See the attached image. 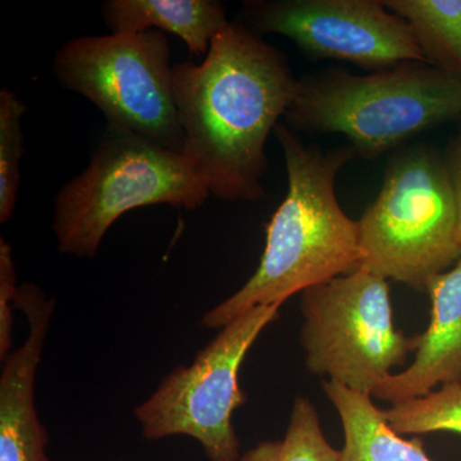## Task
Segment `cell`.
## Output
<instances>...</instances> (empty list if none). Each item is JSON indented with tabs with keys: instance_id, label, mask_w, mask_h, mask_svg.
<instances>
[{
	"instance_id": "2",
	"label": "cell",
	"mask_w": 461,
	"mask_h": 461,
	"mask_svg": "<svg viewBox=\"0 0 461 461\" xmlns=\"http://www.w3.org/2000/svg\"><path fill=\"white\" fill-rule=\"evenodd\" d=\"M287 194L267 224L266 248L247 284L203 315L205 329H222L262 305H280L296 294L362 267L359 226L342 211L336 178L357 153L350 145L321 150L278 123Z\"/></svg>"
},
{
	"instance_id": "7",
	"label": "cell",
	"mask_w": 461,
	"mask_h": 461,
	"mask_svg": "<svg viewBox=\"0 0 461 461\" xmlns=\"http://www.w3.org/2000/svg\"><path fill=\"white\" fill-rule=\"evenodd\" d=\"M53 72L65 89L94 103L108 127L182 153L171 47L163 32L78 36L57 50Z\"/></svg>"
},
{
	"instance_id": "4",
	"label": "cell",
	"mask_w": 461,
	"mask_h": 461,
	"mask_svg": "<svg viewBox=\"0 0 461 461\" xmlns=\"http://www.w3.org/2000/svg\"><path fill=\"white\" fill-rule=\"evenodd\" d=\"M357 226L364 268L426 291L461 258L456 196L445 158L426 145L397 151Z\"/></svg>"
},
{
	"instance_id": "21",
	"label": "cell",
	"mask_w": 461,
	"mask_h": 461,
	"mask_svg": "<svg viewBox=\"0 0 461 461\" xmlns=\"http://www.w3.org/2000/svg\"><path fill=\"white\" fill-rule=\"evenodd\" d=\"M460 122H461V118H460ZM460 136H461V133H460Z\"/></svg>"
},
{
	"instance_id": "20",
	"label": "cell",
	"mask_w": 461,
	"mask_h": 461,
	"mask_svg": "<svg viewBox=\"0 0 461 461\" xmlns=\"http://www.w3.org/2000/svg\"><path fill=\"white\" fill-rule=\"evenodd\" d=\"M48 461H51V460H48ZM113 461H121V460H113Z\"/></svg>"
},
{
	"instance_id": "15",
	"label": "cell",
	"mask_w": 461,
	"mask_h": 461,
	"mask_svg": "<svg viewBox=\"0 0 461 461\" xmlns=\"http://www.w3.org/2000/svg\"><path fill=\"white\" fill-rule=\"evenodd\" d=\"M238 461H341V451L324 435L314 403L297 396L284 438L259 442Z\"/></svg>"
},
{
	"instance_id": "19",
	"label": "cell",
	"mask_w": 461,
	"mask_h": 461,
	"mask_svg": "<svg viewBox=\"0 0 461 461\" xmlns=\"http://www.w3.org/2000/svg\"><path fill=\"white\" fill-rule=\"evenodd\" d=\"M446 165L453 180L459 215V238L461 241V136L450 142L445 156Z\"/></svg>"
},
{
	"instance_id": "11",
	"label": "cell",
	"mask_w": 461,
	"mask_h": 461,
	"mask_svg": "<svg viewBox=\"0 0 461 461\" xmlns=\"http://www.w3.org/2000/svg\"><path fill=\"white\" fill-rule=\"evenodd\" d=\"M430 321L420 333L414 360L402 372L388 375L372 397L393 403L429 395L448 384L461 386V258L453 268L427 285Z\"/></svg>"
},
{
	"instance_id": "18",
	"label": "cell",
	"mask_w": 461,
	"mask_h": 461,
	"mask_svg": "<svg viewBox=\"0 0 461 461\" xmlns=\"http://www.w3.org/2000/svg\"><path fill=\"white\" fill-rule=\"evenodd\" d=\"M17 272L11 245L0 239V359L8 357L12 346V304L17 293Z\"/></svg>"
},
{
	"instance_id": "3",
	"label": "cell",
	"mask_w": 461,
	"mask_h": 461,
	"mask_svg": "<svg viewBox=\"0 0 461 461\" xmlns=\"http://www.w3.org/2000/svg\"><path fill=\"white\" fill-rule=\"evenodd\" d=\"M285 118L295 132L342 133L357 156L375 159L461 118V77L426 63L368 75L330 69L297 80Z\"/></svg>"
},
{
	"instance_id": "17",
	"label": "cell",
	"mask_w": 461,
	"mask_h": 461,
	"mask_svg": "<svg viewBox=\"0 0 461 461\" xmlns=\"http://www.w3.org/2000/svg\"><path fill=\"white\" fill-rule=\"evenodd\" d=\"M25 113L26 105L16 94L5 87L0 91V223L11 220L17 205Z\"/></svg>"
},
{
	"instance_id": "14",
	"label": "cell",
	"mask_w": 461,
	"mask_h": 461,
	"mask_svg": "<svg viewBox=\"0 0 461 461\" xmlns=\"http://www.w3.org/2000/svg\"><path fill=\"white\" fill-rule=\"evenodd\" d=\"M411 27L427 65L461 77V0H384Z\"/></svg>"
},
{
	"instance_id": "16",
	"label": "cell",
	"mask_w": 461,
	"mask_h": 461,
	"mask_svg": "<svg viewBox=\"0 0 461 461\" xmlns=\"http://www.w3.org/2000/svg\"><path fill=\"white\" fill-rule=\"evenodd\" d=\"M393 430L402 436L451 432L461 436V386L448 384L429 395L393 403L384 409Z\"/></svg>"
},
{
	"instance_id": "12",
	"label": "cell",
	"mask_w": 461,
	"mask_h": 461,
	"mask_svg": "<svg viewBox=\"0 0 461 461\" xmlns=\"http://www.w3.org/2000/svg\"><path fill=\"white\" fill-rule=\"evenodd\" d=\"M102 17L111 33L171 32L198 56L208 54L215 36L230 23L223 5L214 0H108Z\"/></svg>"
},
{
	"instance_id": "1",
	"label": "cell",
	"mask_w": 461,
	"mask_h": 461,
	"mask_svg": "<svg viewBox=\"0 0 461 461\" xmlns=\"http://www.w3.org/2000/svg\"><path fill=\"white\" fill-rule=\"evenodd\" d=\"M296 86L285 54L242 23L224 27L200 65L173 66L182 154L211 195L226 202L264 198L267 140Z\"/></svg>"
},
{
	"instance_id": "5",
	"label": "cell",
	"mask_w": 461,
	"mask_h": 461,
	"mask_svg": "<svg viewBox=\"0 0 461 461\" xmlns=\"http://www.w3.org/2000/svg\"><path fill=\"white\" fill-rule=\"evenodd\" d=\"M211 195L184 154L108 127L89 166L58 191L53 232L65 256L94 258L123 214L149 205L194 211Z\"/></svg>"
},
{
	"instance_id": "9",
	"label": "cell",
	"mask_w": 461,
	"mask_h": 461,
	"mask_svg": "<svg viewBox=\"0 0 461 461\" xmlns=\"http://www.w3.org/2000/svg\"><path fill=\"white\" fill-rule=\"evenodd\" d=\"M242 20L258 35L290 39L315 59L372 72L426 63L411 27L379 0H250Z\"/></svg>"
},
{
	"instance_id": "13",
	"label": "cell",
	"mask_w": 461,
	"mask_h": 461,
	"mask_svg": "<svg viewBox=\"0 0 461 461\" xmlns=\"http://www.w3.org/2000/svg\"><path fill=\"white\" fill-rule=\"evenodd\" d=\"M321 388L344 430L341 461H432L424 451L423 439H406L396 433L372 395L332 381H323Z\"/></svg>"
},
{
	"instance_id": "6",
	"label": "cell",
	"mask_w": 461,
	"mask_h": 461,
	"mask_svg": "<svg viewBox=\"0 0 461 461\" xmlns=\"http://www.w3.org/2000/svg\"><path fill=\"white\" fill-rule=\"evenodd\" d=\"M300 344L308 371L357 393L375 388L420 348L393 323L388 280L360 267L302 293Z\"/></svg>"
},
{
	"instance_id": "8",
	"label": "cell",
	"mask_w": 461,
	"mask_h": 461,
	"mask_svg": "<svg viewBox=\"0 0 461 461\" xmlns=\"http://www.w3.org/2000/svg\"><path fill=\"white\" fill-rule=\"evenodd\" d=\"M280 305H262L230 321L193 364L169 373L135 417L149 441L186 436L198 441L211 461H238L240 441L233 412L247 403L239 375L264 330L278 318Z\"/></svg>"
},
{
	"instance_id": "10",
	"label": "cell",
	"mask_w": 461,
	"mask_h": 461,
	"mask_svg": "<svg viewBox=\"0 0 461 461\" xmlns=\"http://www.w3.org/2000/svg\"><path fill=\"white\" fill-rule=\"evenodd\" d=\"M14 306L23 312L29 335L2 360L0 461H48L50 436L36 409L35 388L56 300L32 284L18 288Z\"/></svg>"
}]
</instances>
